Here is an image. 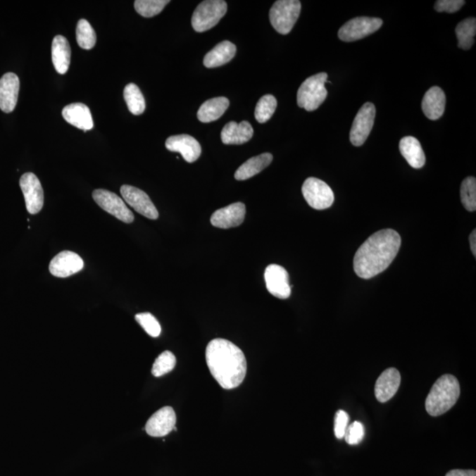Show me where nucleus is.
I'll return each mask as SVG.
<instances>
[{"instance_id":"nucleus-36","label":"nucleus","mask_w":476,"mask_h":476,"mask_svg":"<svg viewBox=\"0 0 476 476\" xmlns=\"http://www.w3.org/2000/svg\"><path fill=\"white\" fill-rule=\"evenodd\" d=\"M365 434V430L363 423L356 421L346 428L344 439L350 446H353V444H358L362 442Z\"/></svg>"},{"instance_id":"nucleus-17","label":"nucleus","mask_w":476,"mask_h":476,"mask_svg":"<svg viewBox=\"0 0 476 476\" xmlns=\"http://www.w3.org/2000/svg\"><path fill=\"white\" fill-rule=\"evenodd\" d=\"M246 213V205L241 202L234 203L213 213L211 223L213 226L220 229L237 227L243 223Z\"/></svg>"},{"instance_id":"nucleus-24","label":"nucleus","mask_w":476,"mask_h":476,"mask_svg":"<svg viewBox=\"0 0 476 476\" xmlns=\"http://www.w3.org/2000/svg\"><path fill=\"white\" fill-rule=\"evenodd\" d=\"M400 151L409 165L414 169H421L425 166L426 157L418 139L412 136L402 138L400 142Z\"/></svg>"},{"instance_id":"nucleus-33","label":"nucleus","mask_w":476,"mask_h":476,"mask_svg":"<svg viewBox=\"0 0 476 476\" xmlns=\"http://www.w3.org/2000/svg\"><path fill=\"white\" fill-rule=\"evenodd\" d=\"M461 198L464 208L469 212L476 210V180L474 177L465 178L461 187Z\"/></svg>"},{"instance_id":"nucleus-37","label":"nucleus","mask_w":476,"mask_h":476,"mask_svg":"<svg viewBox=\"0 0 476 476\" xmlns=\"http://www.w3.org/2000/svg\"><path fill=\"white\" fill-rule=\"evenodd\" d=\"M349 416L348 413L339 411L336 413L334 420V433L338 439H344L346 428H348Z\"/></svg>"},{"instance_id":"nucleus-26","label":"nucleus","mask_w":476,"mask_h":476,"mask_svg":"<svg viewBox=\"0 0 476 476\" xmlns=\"http://www.w3.org/2000/svg\"><path fill=\"white\" fill-rule=\"evenodd\" d=\"M230 106V101L226 97H215L205 101L199 108L197 117L202 123L215 121L225 113Z\"/></svg>"},{"instance_id":"nucleus-21","label":"nucleus","mask_w":476,"mask_h":476,"mask_svg":"<svg viewBox=\"0 0 476 476\" xmlns=\"http://www.w3.org/2000/svg\"><path fill=\"white\" fill-rule=\"evenodd\" d=\"M446 94L439 87H432L423 96L422 108L423 113L430 120H437L442 117L446 108Z\"/></svg>"},{"instance_id":"nucleus-18","label":"nucleus","mask_w":476,"mask_h":476,"mask_svg":"<svg viewBox=\"0 0 476 476\" xmlns=\"http://www.w3.org/2000/svg\"><path fill=\"white\" fill-rule=\"evenodd\" d=\"M20 90L19 77L8 73L0 79V110L10 113L16 107Z\"/></svg>"},{"instance_id":"nucleus-7","label":"nucleus","mask_w":476,"mask_h":476,"mask_svg":"<svg viewBox=\"0 0 476 476\" xmlns=\"http://www.w3.org/2000/svg\"><path fill=\"white\" fill-rule=\"evenodd\" d=\"M382 25L383 20L380 18L356 17L349 20L339 30L338 37L342 41L350 43L375 33Z\"/></svg>"},{"instance_id":"nucleus-23","label":"nucleus","mask_w":476,"mask_h":476,"mask_svg":"<svg viewBox=\"0 0 476 476\" xmlns=\"http://www.w3.org/2000/svg\"><path fill=\"white\" fill-rule=\"evenodd\" d=\"M52 63L59 75L68 73L71 62V47L68 39L63 36L54 37L51 46Z\"/></svg>"},{"instance_id":"nucleus-38","label":"nucleus","mask_w":476,"mask_h":476,"mask_svg":"<svg viewBox=\"0 0 476 476\" xmlns=\"http://www.w3.org/2000/svg\"><path fill=\"white\" fill-rule=\"evenodd\" d=\"M464 0H439L435 3V9L439 13H453L465 5Z\"/></svg>"},{"instance_id":"nucleus-2","label":"nucleus","mask_w":476,"mask_h":476,"mask_svg":"<svg viewBox=\"0 0 476 476\" xmlns=\"http://www.w3.org/2000/svg\"><path fill=\"white\" fill-rule=\"evenodd\" d=\"M206 361L210 372L223 389L230 390L243 383L247 362L242 350L224 339H215L206 349Z\"/></svg>"},{"instance_id":"nucleus-5","label":"nucleus","mask_w":476,"mask_h":476,"mask_svg":"<svg viewBox=\"0 0 476 476\" xmlns=\"http://www.w3.org/2000/svg\"><path fill=\"white\" fill-rule=\"evenodd\" d=\"M301 2L299 0H279L273 5L269 18L272 26L282 35H288L299 18Z\"/></svg>"},{"instance_id":"nucleus-16","label":"nucleus","mask_w":476,"mask_h":476,"mask_svg":"<svg viewBox=\"0 0 476 476\" xmlns=\"http://www.w3.org/2000/svg\"><path fill=\"white\" fill-rule=\"evenodd\" d=\"M171 152L180 153L187 163H194L201 155V146L197 139L187 134L170 136L165 143Z\"/></svg>"},{"instance_id":"nucleus-34","label":"nucleus","mask_w":476,"mask_h":476,"mask_svg":"<svg viewBox=\"0 0 476 476\" xmlns=\"http://www.w3.org/2000/svg\"><path fill=\"white\" fill-rule=\"evenodd\" d=\"M177 359L174 353L170 351H164L157 357L156 362L154 363L152 374L155 377H162L169 373L176 366Z\"/></svg>"},{"instance_id":"nucleus-11","label":"nucleus","mask_w":476,"mask_h":476,"mask_svg":"<svg viewBox=\"0 0 476 476\" xmlns=\"http://www.w3.org/2000/svg\"><path fill=\"white\" fill-rule=\"evenodd\" d=\"M20 187L25 199L27 212L37 215L43 208L44 195L41 182L34 173L23 174L20 180Z\"/></svg>"},{"instance_id":"nucleus-28","label":"nucleus","mask_w":476,"mask_h":476,"mask_svg":"<svg viewBox=\"0 0 476 476\" xmlns=\"http://www.w3.org/2000/svg\"><path fill=\"white\" fill-rule=\"evenodd\" d=\"M456 36L458 38V48L468 51L475 43L476 34V19L468 18L462 20L456 27Z\"/></svg>"},{"instance_id":"nucleus-14","label":"nucleus","mask_w":476,"mask_h":476,"mask_svg":"<svg viewBox=\"0 0 476 476\" xmlns=\"http://www.w3.org/2000/svg\"><path fill=\"white\" fill-rule=\"evenodd\" d=\"M83 268L84 262L78 254L64 251L52 258L49 269L55 277L66 278L77 274Z\"/></svg>"},{"instance_id":"nucleus-12","label":"nucleus","mask_w":476,"mask_h":476,"mask_svg":"<svg viewBox=\"0 0 476 476\" xmlns=\"http://www.w3.org/2000/svg\"><path fill=\"white\" fill-rule=\"evenodd\" d=\"M265 282L272 296L280 299H287L292 295L289 273L281 265H269L265 268Z\"/></svg>"},{"instance_id":"nucleus-4","label":"nucleus","mask_w":476,"mask_h":476,"mask_svg":"<svg viewBox=\"0 0 476 476\" xmlns=\"http://www.w3.org/2000/svg\"><path fill=\"white\" fill-rule=\"evenodd\" d=\"M327 78V73H320L304 80L297 92V104L300 108L313 111L324 103L327 97L325 87Z\"/></svg>"},{"instance_id":"nucleus-32","label":"nucleus","mask_w":476,"mask_h":476,"mask_svg":"<svg viewBox=\"0 0 476 476\" xmlns=\"http://www.w3.org/2000/svg\"><path fill=\"white\" fill-rule=\"evenodd\" d=\"M169 0H136L134 8L139 15L150 18L162 13Z\"/></svg>"},{"instance_id":"nucleus-31","label":"nucleus","mask_w":476,"mask_h":476,"mask_svg":"<svg viewBox=\"0 0 476 476\" xmlns=\"http://www.w3.org/2000/svg\"><path fill=\"white\" fill-rule=\"evenodd\" d=\"M276 107H277L276 98L272 94H265L258 101L256 108H255V118L258 123H265L274 115Z\"/></svg>"},{"instance_id":"nucleus-39","label":"nucleus","mask_w":476,"mask_h":476,"mask_svg":"<svg viewBox=\"0 0 476 476\" xmlns=\"http://www.w3.org/2000/svg\"><path fill=\"white\" fill-rule=\"evenodd\" d=\"M446 476H476L475 470H462V469H454L447 472Z\"/></svg>"},{"instance_id":"nucleus-30","label":"nucleus","mask_w":476,"mask_h":476,"mask_svg":"<svg viewBox=\"0 0 476 476\" xmlns=\"http://www.w3.org/2000/svg\"><path fill=\"white\" fill-rule=\"evenodd\" d=\"M76 39L80 48L91 50L96 44V34L85 19L79 20L76 27Z\"/></svg>"},{"instance_id":"nucleus-15","label":"nucleus","mask_w":476,"mask_h":476,"mask_svg":"<svg viewBox=\"0 0 476 476\" xmlns=\"http://www.w3.org/2000/svg\"><path fill=\"white\" fill-rule=\"evenodd\" d=\"M176 422L177 415L174 409L171 407H164L149 419L146 425V432L154 437L167 436L173 432Z\"/></svg>"},{"instance_id":"nucleus-1","label":"nucleus","mask_w":476,"mask_h":476,"mask_svg":"<svg viewBox=\"0 0 476 476\" xmlns=\"http://www.w3.org/2000/svg\"><path fill=\"white\" fill-rule=\"evenodd\" d=\"M401 246L400 234L392 229L377 231L357 250L353 270L360 278L369 280L387 270Z\"/></svg>"},{"instance_id":"nucleus-22","label":"nucleus","mask_w":476,"mask_h":476,"mask_svg":"<svg viewBox=\"0 0 476 476\" xmlns=\"http://www.w3.org/2000/svg\"><path fill=\"white\" fill-rule=\"evenodd\" d=\"M220 136L225 145H242L253 138V128L249 122L242 121L238 124L232 121L223 127Z\"/></svg>"},{"instance_id":"nucleus-40","label":"nucleus","mask_w":476,"mask_h":476,"mask_svg":"<svg viewBox=\"0 0 476 476\" xmlns=\"http://www.w3.org/2000/svg\"><path fill=\"white\" fill-rule=\"evenodd\" d=\"M469 241H470V247L472 253L474 254V256H476V231L475 230H472V232L469 237Z\"/></svg>"},{"instance_id":"nucleus-9","label":"nucleus","mask_w":476,"mask_h":476,"mask_svg":"<svg viewBox=\"0 0 476 476\" xmlns=\"http://www.w3.org/2000/svg\"><path fill=\"white\" fill-rule=\"evenodd\" d=\"M93 199L101 208L111 213L115 218L125 223L134 222V213L127 208L123 199L114 192L104 190V189H97L93 192Z\"/></svg>"},{"instance_id":"nucleus-10","label":"nucleus","mask_w":476,"mask_h":476,"mask_svg":"<svg viewBox=\"0 0 476 476\" xmlns=\"http://www.w3.org/2000/svg\"><path fill=\"white\" fill-rule=\"evenodd\" d=\"M376 108L372 103L363 105L353 122L350 131V142L356 146H361L369 137L375 120Z\"/></svg>"},{"instance_id":"nucleus-3","label":"nucleus","mask_w":476,"mask_h":476,"mask_svg":"<svg viewBox=\"0 0 476 476\" xmlns=\"http://www.w3.org/2000/svg\"><path fill=\"white\" fill-rule=\"evenodd\" d=\"M460 395L458 380L451 374H446L433 384L426 399V411L432 416L442 415L456 404Z\"/></svg>"},{"instance_id":"nucleus-25","label":"nucleus","mask_w":476,"mask_h":476,"mask_svg":"<svg viewBox=\"0 0 476 476\" xmlns=\"http://www.w3.org/2000/svg\"><path fill=\"white\" fill-rule=\"evenodd\" d=\"M237 54L236 45L230 41H223L216 45L205 56L203 64L206 68H219L233 59Z\"/></svg>"},{"instance_id":"nucleus-29","label":"nucleus","mask_w":476,"mask_h":476,"mask_svg":"<svg viewBox=\"0 0 476 476\" xmlns=\"http://www.w3.org/2000/svg\"><path fill=\"white\" fill-rule=\"evenodd\" d=\"M124 98L132 114L139 115L145 111V98L136 84L130 83L125 86Z\"/></svg>"},{"instance_id":"nucleus-20","label":"nucleus","mask_w":476,"mask_h":476,"mask_svg":"<svg viewBox=\"0 0 476 476\" xmlns=\"http://www.w3.org/2000/svg\"><path fill=\"white\" fill-rule=\"evenodd\" d=\"M62 115L68 123L84 132L89 131L94 127L92 115L86 104H69L63 108Z\"/></svg>"},{"instance_id":"nucleus-19","label":"nucleus","mask_w":476,"mask_h":476,"mask_svg":"<svg viewBox=\"0 0 476 476\" xmlns=\"http://www.w3.org/2000/svg\"><path fill=\"white\" fill-rule=\"evenodd\" d=\"M401 373L397 369L389 368L381 373L375 386L377 400L384 403L396 394L401 386Z\"/></svg>"},{"instance_id":"nucleus-13","label":"nucleus","mask_w":476,"mask_h":476,"mask_svg":"<svg viewBox=\"0 0 476 476\" xmlns=\"http://www.w3.org/2000/svg\"><path fill=\"white\" fill-rule=\"evenodd\" d=\"M120 192L125 202H127L135 211L149 219L158 218L159 213L145 192L131 185H123Z\"/></svg>"},{"instance_id":"nucleus-8","label":"nucleus","mask_w":476,"mask_h":476,"mask_svg":"<svg viewBox=\"0 0 476 476\" xmlns=\"http://www.w3.org/2000/svg\"><path fill=\"white\" fill-rule=\"evenodd\" d=\"M302 192L308 204L314 209H327L334 204V192L327 183L318 178H307L303 184Z\"/></svg>"},{"instance_id":"nucleus-35","label":"nucleus","mask_w":476,"mask_h":476,"mask_svg":"<svg viewBox=\"0 0 476 476\" xmlns=\"http://www.w3.org/2000/svg\"><path fill=\"white\" fill-rule=\"evenodd\" d=\"M135 318L138 323L142 325V327L144 329L146 334L151 337H158L162 332V327H161L158 320L151 313H139L136 315Z\"/></svg>"},{"instance_id":"nucleus-27","label":"nucleus","mask_w":476,"mask_h":476,"mask_svg":"<svg viewBox=\"0 0 476 476\" xmlns=\"http://www.w3.org/2000/svg\"><path fill=\"white\" fill-rule=\"evenodd\" d=\"M272 161L273 156L269 153L253 157L238 168L234 173V178L239 181L249 180L265 170L272 163Z\"/></svg>"},{"instance_id":"nucleus-6","label":"nucleus","mask_w":476,"mask_h":476,"mask_svg":"<svg viewBox=\"0 0 476 476\" xmlns=\"http://www.w3.org/2000/svg\"><path fill=\"white\" fill-rule=\"evenodd\" d=\"M227 8V3L223 0H206L201 2L192 15V27L199 33L212 29L226 15Z\"/></svg>"}]
</instances>
